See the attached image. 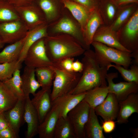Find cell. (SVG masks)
Returning <instances> with one entry per match:
<instances>
[{
  "instance_id": "cell-1",
  "label": "cell",
  "mask_w": 138,
  "mask_h": 138,
  "mask_svg": "<svg viewBox=\"0 0 138 138\" xmlns=\"http://www.w3.org/2000/svg\"><path fill=\"white\" fill-rule=\"evenodd\" d=\"M83 55L81 62L83 68L81 77L70 94H79L107 86L106 76L108 70L107 68L100 66L94 51L89 49L85 50Z\"/></svg>"
},
{
  "instance_id": "cell-2",
  "label": "cell",
  "mask_w": 138,
  "mask_h": 138,
  "mask_svg": "<svg viewBox=\"0 0 138 138\" xmlns=\"http://www.w3.org/2000/svg\"><path fill=\"white\" fill-rule=\"evenodd\" d=\"M44 41L47 54L55 64L67 58L81 55L86 50L76 39L67 34L48 35L44 38Z\"/></svg>"
},
{
  "instance_id": "cell-3",
  "label": "cell",
  "mask_w": 138,
  "mask_h": 138,
  "mask_svg": "<svg viewBox=\"0 0 138 138\" xmlns=\"http://www.w3.org/2000/svg\"><path fill=\"white\" fill-rule=\"evenodd\" d=\"M47 33L48 36L59 33L69 35L76 39L86 50L90 49L85 43L80 25L65 7L59 18L48 24Z\"/></svg>"
},
{
  "instance_id": "cell-4",
  "label": "cell",
  "mask_w": 138,
  "mask_h": 138,
  "mask_svg": "<svg viewBox=\"0 0 138 138\" xmlns=\"http://www.w3.org/2000/svg\"><path fill=\"white\" fill-rule=\"evenodd\" d=\"M91 45L94 48L96 57L101 67L107 68L109 65L113 63L128 69L132 64V58L131 52L94 41H93Z\"/></svg>"
},
{
  "instance_id": "cell-5",
  "label": "cell",
  "mask_w": 138,
  "mask_h": 138,
  "mask_svg": "<svg viewBox=\"0 0 138 138\" xmlns=\"http://www.w3.org/2000/svg\"><path fill=\"white\" fill-rule=\"evenodd\" d=\"M53 68L55 75L51 94L52 102L59 97L69 93L76 85L82 75L81 73L65 70L59 63Z\"/></svg>"
},
{
  "instance_id": "cell-6",
  "label": "cell",
  "mask_w": 138,
  "mask_h": 138,
  "mask_svg": "<svg viewBox=\"0 0 138 138\" xmlns=\"http://www.w3.org/2000/svg\"><path fill=\"white\" fill-rule=\"evenodd\" d=\"M116 33L124 47L131 53L138 52V9Z\"/></svg>"
},
{
  "instance_id": "cell-7",
  "label": "cell",
  "mask_w": 138,
  "mask_h": 138,
  "mask_svg": "<svg viewBox=\"0 0 138 138\" xmlns=\"http://www.w3.org/2000/svg\"><path fill=\"white\" fill-rule=\"evenodd\" d=\"M44 38L38 40L29 48L24 61L26 66L35 69L53 67L56 64L50 60L47 54Z\"/></svg>"
},
{
  "instance_id": "cell-8",
  "label": "cell",
  "mask_w": 138,
  "mask_h": 138,
  "mask_svg": "<svg viewBox=\"0 0 138 138\" xmlns=\"http://www.w3.org/2000/svg\"><path fill=\"white\" fill-rule=\"evenodd\" d=\"M28 31L20 19L0 24V36L4 44H12L24 38Z\"/></svg>"
},
{
  "instance_id": "cell-9",
  "label": "cell",
  "mask_w": 138,
  "mask_h": 138,
  "mask_svg": "<svg viewBox=\"0 0 138 138\" xmlns=\"http://www.w3.org/2000/svg\"><path fill=\"white\" fill-rule=\"evenodd\" d=\"M15 8L28 31L47 23L43 13L33 2L28 5Z\"/></svg>"
},
{
  "instance_id": "cell-10",
  "label": "cell",
  "mask_w": 138,
  "mask_h": 138,
  "mask_svg": "<svg viewBox=\"0 0 138 138\" xmlns=\"http://www.w3.org/2000/svg\"><path fill=\"white\" fill-rule=\"evenodd\" d=\"M90 109L88 104L82 100L67 114L76 138H85V127L88 119Z\"/></svg>"
},
{
  "instance_id": "cell-11",
  "label": "cell",
  "mask_w": 138,
  "mask_h": 138,
  "mask_svg": "<svg viewBox=\"0 0 138 138\" xmlns=\"http://www.w3.org/2000/svg\"><path fill=\"white\" fill-rule=\"evenodd\" d=\"M118 76L117 72L107 73L106 80L108 84L109 93L113 94L119 102L125 99L132 94L138 93V83L126 81L114 83L113 79Z\"/></svg>"
},
{
  "instance_id": "cell-12",
  "label": "cell",
  "mask_w": 138,
  "mask_h": 138,
  "mask_svg": "<svg viewBox=\"0 0 138 138\" xmlns=\"http://www.w3.org/2000/svg\"><path fill=\"white\" fill-rule=\"evenodd\" d=\"M86 92L77 94H67L59 97L52 101V106L57 110L59 118L67 117L68 113L84 99Z\"/></svg>"
},
{
  "instance_id": "cell-13",
  "label": "cell",
  "mask_w": 138,
  "mask_h": 138,
  "mask_svg": "<svg viewBox=\"0 0 138 138\" xmlns=\"http://www.w3.org/2000/svg\"><path fill=\"white\" fill-rule=\"evenodd\" d=\"M50 89H43L36 93L31 100L37 114L39 124L43 121L51 109L52 101Z\"/></svg>"
},
{
  "instance_id": "cell-14",
  "label": "cell",
  "mask_w": 138,
  "mask_h": 138,
  "mask_svg": "<svg viewBox=\"0 0 138 138\" xmlns=\"http://www.w3.org/2000/svg\"><path fill=\"white\" fill-rule=\"evenodd\" d=\"M33 2L43 12L48 24L58 19L64 8L63 0H33Z\"/></svg>"
},
{
  "instance_id": "cell-15",
  "label": "cell",
  "mask_w": 138,
  "mask_h": 138,
  "mask_svg": "<svg viewBox=\"0 0 138 138\" xmlns=\"http://www.w3.org/2000/svg\"><path fill=\"white\" fill-rule=\"evenodd\" d=\"M119 108V102L115 95L109 93L104 101L94 110L96 115L100 116L104 121L114 120L118 116Z\"/></svg>"
},
{
  "instance_id": "cell-16",
  "label": "cell",
  "mask_w": 138,
  "mask_h": 138,
  "mask_svg": "<svg viewBox=\"0 0 138 138\" xmlns=\"http://www.w3.org/2000/svg\"><path fill=\"white\" fill-rule=\"evenodd\" d=\"M25 99L18 100L15 106L10 109L3 112L8 122L9 127L19 137L20 128L24 120Z\"/></svg>"
},
{
  "instance_id": "cell-17",
  "label": "cell",
  "mask_w": 138,
  "mask_h": 138,
  "mask_svg": "<svg viewBox=\"0 0 138 138\" xmlns=\"http://www.w3.org/2000/svg\"><path fill=\"white\" fill-rule=\"evenodd\" d=\"M119 110L117 122L119 124L126 123L129 117L133 113H138V94L133 93L125 99L119 102Z\"/></svg>"
},
{
  "instance_id": "cell-18",
  "label": "cell",
  "mask_w": 138,
  "mask_h": 138,
  "mask_svg": "<svg viewBox=\"0 0 138 138\" xmlns=\"http://www.w3.org/2000/svg\"><path fill=\"white\" fill-rule=\"evenodd\" d=\"M93 41L100 43L121 50L130 52L120 43L116 32L112 30L108 26L103 25L100 26L94 35Z\"/></svg>"
},
{
  "instance_id": "cell-19",
  "label": "cell",
  "mask_w": 138,
  "mask_h": 138,
  "mask_svg": "<svg viewBox=\"0 0 138 138\" xmlns=\"http://www.w3.org/2000/svg\"><path fill=\"white\" fill-rule=\"evenodd\" d=\"M24 120L27 125L26 137L32 138L38 134L39 123L37 114L31 103L29 96L25 97Z\"/></svg>"
},
{
  "instance_id": "cell-20",
  "label": "cell",
  "mask_w": 138,
  "mask_h": 138,
  "mask_svg": "<svg viewBox=\"0 0 138 138\" xmlns=\"http://www.w3.org/2000/svg\"><path fill=\"white\" fill-rule=\"evenodd\" d=\"M48 24L45 23L28 31L25 37V42L18 60L24 62L27 52L30 47L39 39L48 36Z\"/></svg>"
},
{
  "instance_id": "cell-21",
  "label": "cell",
  "mask_w": 138,
  "mask_h": 138,
  "mask_svg": "<svg viewBox=\"0 0 138 138\" xmlns=\"http://www.w3.org/2000/svg\"><path fill=\"white\" fill-rule=\"evenodd\" d=\"M57 110L53 106L43 121L39 124L38 134L40 138H53L54 131L59 118Z\"/></svg>"
},
{
  "instance_id": "cell-22",
  "label": "cell",
  "mask_w": 138,
  "mask_h": 138,
  "mask_svg": "<svg viewBox=\"0 0 138 138\" xmlns=\"http://www.w3.org/2000/svg\"><path fill=\"white\" fill-rule=\"evenodd\" d=\"M35 68L26 66L21 77V88L25 97L33 96L37 90L41 87L40 85L36 78Z\"/></svg>"
},
{
  "instance_id": "cell-23",
  "label": "cell",
  "mask_w": 138,
  "mask_h": 138,
  "mask_svg": "<svg viewBox=\"0 0 138 138\" xmlns=\"http://www.w3.org/2000/svg\"><path fill=\"white\" fill-rule=\"evenodd\" d=\"M103 25V21L98 9L92 12L83 32L85 43L89 48L95 33L99 27Z\"/></svg>"
},
{
  "instance_id": "cell-24",
  "label": "cell",
  "mask_w": 138,
  "mask_h": 138,
  "mask_svg": "<svg viewBox=\"0 0 138 138\" xmlns=\"http://www.w3.org/2000/svg\"><path fill=\"white\" fill-rule=\"evenodd\" d=\"M137 9L138 3H132L118 6L115 18L109 27L116 32Z\"/></svg>"
},
{
  "instance_id": "cell-25",
  "label": "cell",
  "mask_w": 138,
  "mask_h": 138,
  "mask_svg": "<svg viewBox=\"0 0 138 138\" xmlns=\"http://www.w3.org/2000/svg\"><path fill=\"white\" fill-rule=\"evenodd\" d=\"M85 138H105L94 108L90 107L89 117L85 127Z\"/></svg>"
},
{
  "instance_id": "cell-26",
  "label": "cell",
  "mask_w": 138,
  "mask_h": 138,
  "mask_svg": "<svg viewBox=\"0 0 138 138\" xmlns=\"http://www.w3.org/2000/svg\"><path fill=\"white\" fill-rule=\"evenodd\" d=\"M67 8L80 25L83 32L90 15V12L81 6L73 2L63 0Z\"/></svg>"
},
{
  "instance_id": "cell-27",
  "label": "cell",
  "mask_w": 138,
  "mask_h": 138,
  "mask_svg": "<svg viewBox=\"0 0 138 138\" xmlns=\"http://www.w3.org/2000/svg\"><path fill=\"white\" fill-rule=\"evenodd\" d=\"M25 40V37L15 43L9 44L0 52V63L18 60Z\"/></svg>"
},
{
  "instance_id": "cell-28",
  "label": "cell",
  "mask_w": 138,
  "mask_h": 138,
  "mask_svg": "<svg viewBox=\"0 0 138 138\" xmlns=\"http://www.w3.org/2000/svg\"><path fill=\"white\" fill-rule=\"evenodd\" d=\"M118 7L113 0L100 1L98 9L104 25L109 26L112 24L115 18Z\"/></svg>"
},
{
  "instance_id": "cell-29",
  "label": "cell",
  "mask_w": 138,
  "mask_h": 138,
  "mask_svg": "<svg viewBox=\"0 0 138 138\" xmlns=\"http://www.w3.org/2000/svg\"><path fill=\"white\" fill-rule=\"evenodd\" d=\"M108 93L107 86L96 87L87 91L83 100L94 108L104 101Z\"/></svg>"
},
{
  "instance_id": "cell-30",
  "label": "cell",
  "mask_w": 138,
  "mask_h": 138,
  "mask_svg": "<svg viewBox=\"0 0 138 138\" xmlns=\"http://www.w3.org/2000/svg\"><path fill=\"white\" fill-rule=\"evenodd\" d=\"M18 100L16 96L0 80V113L12 109Z\"/></svg>"
},
{
  "instance_id": "cell-31",
  "label": "cell",
  "mask_w": 138,
  "mask_h": 138,
  "mask_svg": "<svg viewBox=\"0 0 138 138\" xmlns=\"http://www.w3.org/2000/svg\"><path fill=\"white\" fill-rule=\"evenodd\" d=\"M53 138H76L74 128L67 116L59 119L55 128Z\"/></svg>"
},
{
  "instance_id": "cell-32",
  "label": "cell",
  "mask_w": 138,
  "mask_h": 138,
  "mask_svg": "<svg viewBox=\"0 0 138 138\" xmlns=\"http://www.w3.org/2000/svg\"><path fill=\"white\" fill-rule=\"evenodd\" d=\"M53 67H44L35 69L37 80L42 88L50 89L52 86L55 75Z\"/></svg>"
},
{
  "instance_id": "cell-33",
  "label": "cell",
  "mask_w": 138,
  "mask_h": 138,
  "mask_svg": "<svg viewBox=\"0 0 138 138\" xmlns=\"http://www.w3.org/2000/svg\"><path fill=\"white\" fill-rule=\"evenodd\" d=\"M3 82L16 96L18 100L25 99V97L21 88V80L20 70H16L11 77Z\"/></svg>"
},
{
  "instance_id": "cell-34",
  "label": "cell",
  "mask_w": 138,
  "mask_h": 138,
  "mask_svg": "<svg viewBox=\"0 0 138 138\" xmlns=\"http://www.w3.org/2000/svg\"><path fill=\"white\" fill-rule=\"evenodd\" d=\"M20 19L15 7L3 0H0V24Z\"/></svg>"
},
{
  "instance_id": "cell-35",
  "label": "cell",
  "mask_w": 138,
  "mask_h": 138,
  "mask_svg": "<svg viewBox=\"0 0 138 138\" xmlns=\"http://www.w3.org/2000/svg\"><path fill=\"white\" fill-rule=\"evenodd\" d=\"M111 67L114 68L118 71L126 81L138 84V65L132 64L130 68L128 69L125 68L120 65L111 64L107 66L108 70Z\"/></svg>"
},
{
  "instance_id": "cell-36",
  "label": "cell",
  "mask_w": 138,
  "mask_h": 138,
  "mask_svg": "<svg viewBox=\"0 0 138 138\" xmlns=\"http://www.w3.org/2000/svg\"><path fill=\"white\" fill-rule=\"evenodd\" d=\"M22 67V63L18 60L0 63V80L3 82L10 78L16 70Z\"/></svg>"
},
{
  "instance_id": "cell-37",
  "label": "cell",
  "mask_w": 138,
  "mask_h": 138,
  "mask_svg": "<svg viewBox=\"0 0 138 138\" xmlns=\"http://www.w3.org/2000/svg\"><path fill=\"white\" fill-rule=\"evenodd\" d=\"M83 6L90 12L98 9L99 0H67Z\"/></svg>"
},
{
  "instance_id": "cell-38",
  "label": "cell",
  "mask_w": 138,
  "mask_h": 138,
  "mask_svg": "<svg viewBox=\"0 0 138 138\" xmlns=\"http://www.w3.org/2000/svg\"><path fill=\"white\" fill-rule=\"evenodd\" d=\"M101 126L103 131L105 133H110L112 132L115 128L116 122L114 120H112L104 121Z\"/></svg>"
},
{
  "instance_id": "cell-39",
  "label": "cell",
  "mask_w": 138,
  "mask_h": 138,
  "mask_svg": "<svg viewBox=\"0 0 138 138\" xmlns=\"http://www.w3.org/2000/svg\"><path fill=\"white\" fill-rule=\"evenodd\" d=\"M17 135L13 130L10 127L4 130H0V138H18Z\"/></svg>"
},
{
  "instance_id": "cell-40",
  "label": "cell",
  "mask_w": 138,
  "mask_h": 138,
  "mask_svg": "<svg viewBox=\"0 0 138 138\" xmlns=\"http://www.w3.org/2000/svg\"><path fill=\"white\" fill-rule=\"evenodd\" d=\"M74 58H68L61 61L59 63L60 66L65 70L68 71H73L72 64Z\"/></svg>"
},
{
  "instance_id": "cell-41",
  "label": "cell",
  "mask_w": 138,
  "mask_h": 138,
  "mask_svg": "<svg viewBox=\"0 0 138 138\" xmlns=\"http://www.w3.org/2000/svg\"><path fill=\"white\" fill-rule=\"evenodd\" d=\"M15 7L25 6L30 4L33 0H3Z\"/></svg>"
},
{
  "instance_id": "cell-42",
  "label": "cell",
  "mask_w": 138,
  "mask_h": 138,
  "mask_svg": "<svg viewBox=\"0 0 138 138\" xmlns=\"http://www.w3.org/2000/svg\"><path fill=\"white\" fill-rule=\"evenodd\" d=\"M83 68V64L81 62L78 60L74 61L72 64V69L74 72L82 73Z\"/></svg>"
},
{
  "instance_id": "cell-43",
  "label": "cell",
  "mask_w": 138,
  "mask_h": 138,
  "mask_svg": "<svg viewBox=\"0 0 138 138\" xmlns=\"http://www.w3.org/2000/svg\"><path fill=\"white\" fill-rule=\"evenodd\" d=\"M9 126V123L3 113H0V130L5 129Z\"/></svg>"
},
{
  "instance_id": "cell-44",
  "label": "cell",
  "mask_w": 138,
  "mask_h": 138,
  "mask_svg": "<svg viewBox=\"0 0 138 138\" xmlns=\"http://www.w3.org/2000/svg\"><path fill=\"white\" fill-rule=\"evenodd\" d=\"M113 1L118 6L132 3H138V0H113Z\"/></svg>"
},
{
  "instance_id": "cell-45",
  "label": "cell",
  "mask_w": 138,
  "mask_h": 138,
  "mask_svg": "<svg viewBox=\"0 0 138 138\" xmlns=\"http://www.w3.org/2000/svg\"><path fill=\"white\" fill-rule=\"evenodd\" d=\"M133 137L134 138H138V128L134 129L133 130Z\"/></svg>"
},
{
  "instance_id": "cell-46",
  "label": "cell",
  "mask_w": 138,
  "mask_h": 138,
  "mask_svg": "<svg viewBox=\"0 0 138 138\" xmlns=\"http://www.w3.org/2000/svg\"><path fill=\"white\" fill-rule=\"evenodd\" d=\"M4 44L0 36V49L3 48Z\"/></svg>"
},
{
  "instance_id": "cell-47",
  "label": "cell",
  "mask_w": 138,
  "mask_h": 138,
  "mask_svg": "<svg viewBox=\"0 0 138 138\" xmlns=\"http://www.w3.org/2000/svg\"><path fill=\"white\" fill-rule=\"evenodd\" d=\"M100 0V1H101V0Z\"/></svg>"
}]
</instances>
